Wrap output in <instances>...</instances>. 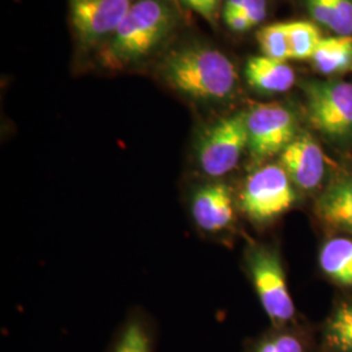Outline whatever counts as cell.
<instances>
[{
	"mask_svg": "<svg viewBox=\"0 0 352 352\" xmlns=\"http://www.w3.org/2000/svg\"><path fill=\"white\" fill-rule=\"evenodd\" d=\"M243 14L251 26L258 25L266 17V0H245Z\"/></svg>",
	"mask_w": 352,
	"mask_h": 352,
	"instance_id": "22",
	"label": "cell"
},
{
	"mask_svg": "<svg viewBox=\"0 0 352 352\" xmlns=\"http://www.w3.org/2000/svg\"><path fill=\"white\" fill-rule=\"evenodd\" d=\"M251 352H305L302 337L286 327H276L272 334L258 340Z\"/></svg>",
	"mask_w": 352,
	"mask_h": 352,
	"instance_id": "19",
	"label": "cell"
},
{
	"mask_svg": "<svg viewBox=\"0 0 352 352\" xmlns=\"http://www.w3.org/2000/svg\"><path fill=\"white\" fill-rule=\"evenodd\" d=\"M189 212L202 232L221 234L235 222V200L226 183L210 180L195 187L189 196Z\"/></svg>",
	"mask_w": 352,
	"mask_h": 352,
	"instance_id": "9",
	"label": "cell"
},
{
	"mask_svg": "<svg viewBox=\"0 0 352 352\" xmlns=\"http://www.w3.org/2000/svg\"><path fill=\"white\" fill-rule=\"evenodd\" d=\"M312 17L321 25L327 26L337 33L338 17L334 0H305Z\"/></svg>",
	"mask_w": 352,
	"mask_h": 352,
	"instance_id": "20",
	"label": "cell"
},
{
	"mask_svg": "<svg viewBox=\"0 0 352 352\" xmlns=\"http://www.w3.org/2000/svg\"><path fill=\"white\" fill-rule=\"evenodd\" d=\"M155 329L141 314L128 316L116 331L107 352H154Z\"/></svg>",
	"mask_w": 352,
	"mask_h": 352,
	"instance_id": "13",
	"label": "cell"
},
{
	"mask_svg": "<svg viewBox=\"0 0 352 352\" xmlns=\"http://www.w3.org/2000/svg\"><path fill=\"white\" fill-rule=\"evenodd\" d=\"M289 55L295 60H311L321 42L318 28L309 21L286 23Z\"/></svg>",
	"mask_w": 352,
	"mask_h": 352,
	"instance_id": "16",
	"label": "cell"
},
{
	"mask_svg": "<svg viewBox=\"0 0 352 352\" xmlns=\"http://www.w3.org/2000/svg\"><path fill=\"white\" fill-rule=\"evenodd\" d=\"M279 164L295 188L315 190L325 176V154L309 135L296 136L280 153Z\"/></svg>",
	"mask_w": 352,
	"mask_h": 352,
	"instance_id": "10",
	"label": "cell"
},
{
	"mask_svg": "<svg viewBox=\"0 0 352 352\" xmlns=\"http://www.w3.org/2000/svg\"><path fill=\"white\" fill-rule=\"evenodd\" d=\"M244 4H245V0H226L225 8H223V17L243 12Z\"/></svg>",
	"mask_w": 352,
	"mask_h": 352,
	"instance_id": "24",
	"label": "cell"
},
{
	"mask_svg": "<svg viewBox=\"0 0 352 352\" xmlns=\"http://www.w3.org/2000/svg\"><path fill=\"white\" fill-rule=\"evenodd\" d=\"M247 148V113H234L202 131L196 144V162L204 175L217 180L236 168Z\"/></svg>",
	"mask_w": 352,
	"mask_h": 352,
	"instance_id": "5",
	"label": "cell"
},
{
	"mask_svg": "<svg viewBox=\"0 0 352 352\" xmlns=\"http://www.w3.org/2000/svg\"><path fill=\"white\" fill-rule=\"evenodd\" d=\"M245 265L258 300L274 327H286L295 317L285 267L279 252L269 245H252Z\"/></svg>",
	"mask_w": 352,
	"mask_h": 352,
	"instance_id": "3",
	"label": "cell"
},
{
	"mask_svg": "<svg viewBox=\"0 0 352 352\" xmlns=\"http://www.w3.org/2000/svg\"><path fill=\"white\" fill-rule=\"evenodd\" d=\"M327 347L336 352H352V302L340 305L325 327Z\"/></svg>",
	"mask_w": 352,
	"mask_h": 352,
	"instance_id": "17",
	"label": "cell"
},
{
	"mask_svg": "<svg viewBox=\"0 0 352 352\" xmlns=\"http://www.w3.org/2000/svg\"><path fill=\"white\" fill-rule=\"evenodd\" d=\"M171 8L161 0H140L128 11L110 41L102 60L110 68H122L151 54L173 29Z\"/></svg>",
	"mask_w": 352,
	"mask_h": 352,
	"instance_id": "2",
	"label": "cell"
},
{
	"mask_svg": "<svg viewBox=\"0 0 352 352\" xmlns=\"http://www.w3.org/2000/svg\"><path fill=\"white\" fill-rule=\"evenodd\" d=\"M132 0H69L76 34L87 46L111 37L132 7Z\"/></svg>",
	"mask_w": 352,
	"mask_h": 352,
	"instance_id": "8",
	"label": "cell"
},
{
	"mask_svg": "<svg viewBox=\"0 0 352 352\" xmlns=\"http://www.w3.org/2000/svg\"><path fill=\"white\" fill-rule=\"evenodd\" d=\"M182 1L192 11L199 13L208 21H214L217 19L221 0H182Z\"/></svg>",
	"mask_w": 352,
	"mask_h": 352,
	"instance_id": "21",
	"label": "cell"
},
{
	"mask_svg": "<svg viewBox=\"0 0 352 352\" xmlns=\"http://www.w3.org/2000/svg\"><path fill=\"white\" fill-rule=\"evenodd\" d=\"M162 71L171 88L197 101L226 100L238 78L226 55L204 46H190L171 54Z\"/></svg>",
	"mask_w": 352,
	"mask_h": 352,
	"instance_id": "1",
	"label": "cell"
},
{
	"mask_svg": "<svg viewBox=\"0 0 352 352\" xmlns=\"http://www.w3.org/2000/svg\"><path fill=\"white\" fill-rule=\"evenodd\" d=\"M257 41L263 55L266 58L283 63L291 59L286 23L261 28L257 33Z\"/></svg>",
	"mask_w": 352,
	"mask_h": 352,
	"instance_id": "18",
	"label": "cell"
},
{
	"mask_svg": "<svg viewBox=\"0 0 352 352\" xmlns=\"http://www.w3.org/2000/svg\"><path fill=\"white\" fill-rule=\"evenodd\" d=\"M312 63L322 75L334 76L352 69V36L322 38Z\"/></svg>",
	"mask_w": 352,
	"mask_h": 352,
	"instance_id": "15",
	"label": "cell"
},
{
	"mask_svg": "<svg viewBox=\"0 0 352 352\" xmlns=\"http://www.w3.org/2000/svg\"><path fill=\"white\" fill-rule=\"evenodd\" d=\"M316 213L327 225L352 235V177L330 184L316 202Z\"/></svg>",
	"mask_w": 352,
	"mask_h": 352,
	"instance_id": "12",
	"label": "cell"
},
{
	"mask_svg": "<svg viewBox=\"0 0 352 352\" xmlns=\"http://www.w3.org/2000/svg\"><path fill=\"white\" fill-rule=\"evenodd\" d=\"M320 267L327 277L344 287H352V239L331 238L321 247Z\"/></svg>",
	"mask_w": 352,
	"mask_h": 352,
	"instance_id": "14",
	"label": "cell"
},
{
	"mask_svg": "<svg viewBox=\"0 0 352 352\" xmlns=\"http://www.w3.org/2000/svg\"><path fill=\"white\" fill-rule=\"evenodd\" d=\"M223 19H225L228 28L232 29L234 32H247L252 28L250 21L247 20V17L243 13L231 14V16H226Z\"/></svg>",
	"mask_w": 352,
	"mask_h": 352,
	"instance_id": "23",
	"label": "cell"
},
{
	"mask_svg": "<svg viewBox=\"0 0 352 352\" xmlns=\"http://www.w3.org/2000/svg\"><path fill=\"white\" fill-rule=\"evenodd\" d=\"M245 77L251 88L264 94L285 93L295 84V72L289 64L253 56L245 65Z\"/></svg>",
	"mask_w": 352,
	"mask_h": 352,
	"instance_id": "11",
	"label": "cell"
},
{
	"mask_svg": "<svg viewBox=\"0 0 352 352\" xmlns=\"http://www.w3.org/2000/svg\"><path fill=\"white\" fill-rule=\"evenodd\" d=\"M308 118L318 132L333 139L352 136V84L314 81L305 85Z\"/></svg>",
	"mask_w": 352,
	"mask_h": 352,
	"instance_id": "6",
	"label": "cell"
},
{
	"mask_svg": "<svg viewBox=\"0 0 352 352\" xmlns=\"http://www.w3.org/2000/svg\"><path fill=\"white\" fill-rule=\"evenodd\" d=\"M295 202V186L280 164H264L256 168L240 189V209L257 225L276 221L287 213Z\"/></svg>",
	"mask_w": 352,
	"mask_h": 352,
	"instance_id": "4",
	"label": "cell"
},
{
	"mask_svg": "<svg viewBox=\"0 0 352 352\" xmlns=\"http://www.w3.org/2000/svg\"><path fill=\"white\" fill-rule=\"evenodd\" d=\"M247 131L252 158L263 162L280 154L296 138L295 116L280 104H258L247 113Z\"/></svg>",
	"mask_w": 352,
	"mask_h": 352,
	"instance_id": "7",
	"label": "cell"
}]
</instances>
